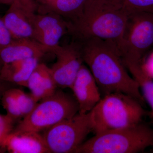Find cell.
<instances>
[{
	"instance_id": "obj_1",
	"label": "cell",
	"mask_w": 153,
	"mask_h": 153,
	"mask_svg": "<svg viewBox=\"0 0 153 153\" xmlns=\"http://www.w3.org/2000/svg\"><path fill=\"white\" fill-rule=\"evenodd\" d=\"M82 60L90 70L103 95L120 92L143 103L138 83L129 74L113 42L97 38L81 41Z\"/></svg>"
},
{
	"instance_id": "obj_2",
	"label": "cell",
	"mask_w": 153,
	"mask_h": 153,
	"mask_svg": "<svg viewBox=\"0 0 153 153\" xmlns=\"http://www.w3.org/2000/svg\"><path fill=\"white\" fill-rule=\"evenodd\" d=\"M129 14L120 0H87L81 13L70 23V33L81 40L97 38L116 46Z\"/></svg>"
},
{
	"instance_id": "obj_3",
	"label": "cell",
	"mask_w": 153,
	"mask_h": 153,
	"mask_svg": "<svg viewBox=\"0 0 153 153\" xmlns=\"http://www.w3.org/2000/svg\"><path fill=\"white\" fill-rule=\"evenodd\" d=\"M141 103L120 92L106 94L89 112L95 134L125 128L140 123L145 115Z\"/></svg>"
},
{
	"instance_id": "obj_4",
	"label": "cell",
	"mask_w": 153,
	"mask_h": 153,
	"mask_svg": "<svg viewBox=\"0 0 153 153\" xmlns=\"http://www.w3.org/2000/svg\"><path fill=\"white\" fill-rule=\"evenodd\" d=\"M153 146V129L140 123L95 134L74 153H135Z\"/></svg>"
},
{
	"instance_id": "obj_5",
	"label": "cell",
	"mask_w": 153,
	"mask_h": 153,
	"mask_svg": "<svg viewBox=\"0 0 153 153\" xmlns=\"http://www.w3.org/2000/svg\"><path fill=\"white\" fill-rule=\"evenodd\" d=\"M40 101L14 127L12 132H40L79 112L75 97L60 90Z\"/></svg>"
},
{
	"instance_id": "obj_6",
	"label": "cell",
	"mask_w": 153,
	"mask_h": 153,
	"mask_svg": "<svg viewBox=\"0 0 153 153\" xmlns=\"http://www.w3.org/2000/svg\"><path fill=\"white\" fill-rule=\"evenodd\" d=\"M123 62L141 63L145 54L153 47V13L129 14L123 35L117 44Z\"/></svg>"
},
{
	"instance_id": "obj_7",
	"label": "cell",
	"mask_w": 153,
	"mask_h": 153,
	"mask_svg": "<svg viewBox=\"0 0 153 153\" xmlns=\"http://www.w3.org/2000/svg\"><path fill=\"white\" fill-rule=\"evenodd\" d=\"M91 131L89 112L78 113L45 130L43 136L50 153H74Z\"/></svg>"
},
{
	"instance_id": "obj_8",
	"label": "cell",
	"mask_w": 153,
	"mask_h": 153,
	"mask_svg": "<svg viewBox=\"0 0 153 153\" xmlns=\"http://www.w3.org/2000/svg\"><path fill=\"white\" fill-rule=\"evenodd\" d=\"M51 52L56 57V62L50 67L57 87L71 88L83 64L80 43H71L53 48Z\"/></svg>"
},
{
	"instance_id": "obj_9",
	"label": "cell",
	"mask_w": 153,
	"mask_h": 153,
	"mask_svg": "<svg viewBox=\"0 0 153 153\" xmlns=\"http://www.w3.org/2000/svg\"><path fill=\"white\" fill-rule=\"evenodd\" d=\"M34 30L33 39L48 48L51 52L59 45L61 38L70 33V23L66 19L53 13L31 14Z\"/></svg>"
},
{
	"instance_id": "obj_10",
	"label": "cell",
	"mask_w": 153,
	"mask_h": 153,
	"mask_svg": "<svg viewBox=\"0 0 153 153\" xmlns=\"http://www.w3.org/2000/svg\"><path fill=\"white\" fill-rule=\"evenodd\" d=\"M70 88L78 103V113L80 114L90 112L102 98L100 91L92 73L83 64Z\"/></svg>"
},
{
	"instance_id": "obj_11",
	"label": "cell",
	"mask_w": 153,
	"mask_h": 153,
	"mask_svg": "<svg viewBox=\"0 0 153 153\" xmlns=\"http://www.w3.org/2000/svg\"><path fill=\"white\" fill-rule=\"evenodd\" d=\"M35 11L20 0L10 5L2 18L13 39H33L34 30L30 16Z\"/></svg>"
},
{
	"instance_id": "obj_12",
	"label": "cell",
	"mask_w": 153,
	"mask_h": 153,
	"mask_svg": "<svg viewBox=\"0 0 153 153\" xmlns=\"http://www.w3.org/2000/svg\"><path fill=\"white\" fill-rule=\"evenodd\" d=\"M49 52V49L32 38L13 39L0 51V68L17 60L32 58L41 59Z\"/></svg>"
},
{
	"instance_id": "obj_13",
	"label": "cell",
	"mask_w": 153,
	"mask_h": 153,
	"mask_svg": "<svg viewBox=\"0 0 153 153\" xmlns=\"http://www.w3.org/2000/svg\"><path fill=\"white\" fill-rule=\"evenodd\" d=\"M6 150L12 153H50L40 132H11L6 140Z\"/></svg>"
},
{
	"instance_id": "obj_14",
	"label": "cell",
	"mask_w": 153,
	"mask_h": 153,
	"mask_svg": "<svg viewBox=\"0 0 153 153\" xmlns=\"http://www.w3.org/2000/svg\"><path fill=\"white\" fill-rule=\"evenodd\" d=\"M27 87L38 102L52 95L57 87L50 67L44 63H38L28 79Z\"/></svg>"
},
{
	"instance_id": "obj_15",
	"label": "cell",
	"mask_w": 153,
	"mask_h": 153,
	"mask_svg": "<svg viewBox=\"0 0 153 153\" xmlns=\"http://www.w3.org/2000/svg\"><path fill=\"white\" fill-rule=\"evenodd\" d=\"M40 60L29 58L4 64L0 68L1 77L7 82L27 87L28 79Z\"/></svg>"
},
{
	"instance_id": "obj_16",
	"label": "cell",
	"mask_w": 153,
	"mask_h": 153,
	"mask_svg": "<svg viewBox=\"0 0 153 153\" xmlns=\"http://www.w3.org/2000/svg\"><path fill=\"white\" fill-rule=\"evenodd\" d=\"M87 1V0H50L41 3L37 7V10L38 13H53L57 14L66 20H68V22H71L81 13Z\"/></svg>"
},
{
	"instance_id": "obj_17",
	"label": "cell",
	"mask_w": 153,
	"mask_h": 153,
	"mask_svg": "<svg viewBox=\"0 0 153 153\" xmlns=\"http://www.w3.org/2000/svg\"><path fill=\"white\" fill-rule=\"evenodd\" d=\"M139 85L143 97L150 106L153 116V79L143 68L141 63H124Z\"/></svg>"
},
{
	"instance_id": "obj_18",
	"label": "cell",
	"mask_w": 153,
	"mask_h": 153,
	"mask_svg": "<svg viewBox=\"0 0 153 153\" xmlns=\"http://www.w3.org/2000/svg\"><path fill=\"white\" fill-rule=\"evenodd\" d=\"M11 90L16 100L24 117L33 110L38 101L31 93L28 94L19 88H11Z\"/></svg>"
},
{
	"instance_id": "obj_19",
	"label": "cell",
	"mask_w": 153,
	"mask_h": 153,
	"mask_svg": "<svg viewBox=\"0 0 153 153\" xmlns=\"http://www.w3.org/2000/svg\"><path fill=\"white\" fill-rule=\"evenodd\" d=\"M11 88L5 91L1 101L3 108L7 111V114L17 121L20 118L24 117V116L16 100L11 91Z\"/></svg>"
},
{
	"instance_id": "obj_20",
	"label": "cell",
	"mask_w": 153,
	"mask_h": 153,
	"mask_svg": "<svg viewBox=\"0 0 153 153\" xmlns=\"http://www.w3.org/2000/svg\"><path fill=\"white\" fill-rule=\"evenodd\" d=\"M16 121L7 114H0V153L6 151V140L13 130Z\"/></svg>"
},
{
	"instance_id": "obj_21",
	"label": "cell",
	"mask_w": 153,
	"mask_h": 153,
	"mask_svg": "<svg viewBox=\"0 0 153 153\" xmlns=\"http://www.w3.org/2000/svg\"><path fill=\"white\" fill-rule=\"evenodd\" d=\"M121 2L128 14L138 12L153 13V0H122Z\"/></svg>"
},
{
	"instance_id": "obj_22",
	"label": "cell",
	"mask_w": 153,
	"mask_h": 153,
	"mask_svg": "<svg viewBox=\"0 0 153 153\" xmlns=\"http://www.w3.org/2000/svg\"><path fill=\"white\" fill-rule=\"evenodd\" d=\"M13 40L2 18L0 17V51L10 44Z\"/></svg>"
},
{
	"instance_id": "obj_23",
	"label": "cell",
	"mask_w": 153,
	"mask_h": 153,
	"mask_svg": "<svg viewBox=\"0 0 153 153\" xmlns=\"http://www.w3.org/2000/svg\"><path fill=\"white\" fill-rule=\"evenodd\" d=\"M16 0H0V4H8L10 5L14 2ZM23 4L26 6L30 7L33 10H36L37 9V6L36 4H33L29 2L27 0H20Z\"/></svg>"
},
{
	"instance_id": "obj_24",
	"label": "cell",
	"mask_w": 153,
	"mask_h": 153,
	"mask_svg": "<svg viewBox=\"0 0 153 153\" xmlns=\"http://www.w3.org/2000/svg\"><path fill=\"white\" fill-rule=\"evenodd\" d=\"M9 83H10V82L3 80L0 75V101H1L2 97L5 91L9 88H11L9 87Z\"/></svg>"
},
{
	"instance_id": "obj_25",
	"label": "cell",
	"mask_w": 153,
	"mask_h": 153,
	"mask_svg": "<svg viewBox=\"0 0 153 153\" xmlns=\"http://www.w3.org/2000/svg\"><path fill=\"white\" fill-rule=\"evenodd\" d=\"M38 1H40L41 3L44 2L48 1H50V0H36Z\"/></svg>"
},
{
	"instance_id": "obj_26",
	"label": "cell",
	"mask_w": 153,
	"mask_h": 153,
	"mask_svg": "<svg viewBox=\"0 0 153 153\" xmlns=\"http://www.w3.org/2000/svg\"><path fill=\"white\" fill-rule=\"evenodd\" d=\"M27 1H29L31 2H35L34 0H27Z\"/></svg>"
},
{
	"instance_id": "obj_27",
	"label": "cell",
	"mask_w": 153,
	"mask_h": 153,
	"mask_svg": "<svg viewBox=\"0 0 153 153\" xmlns=\"http://www.w3.org/2000/svg\"><path fill=\"white\" fill-rule=\"evenodd\" d=\"M120 1H122V0H120Z\"/></svg>"
}]
</instances>
